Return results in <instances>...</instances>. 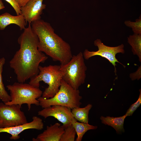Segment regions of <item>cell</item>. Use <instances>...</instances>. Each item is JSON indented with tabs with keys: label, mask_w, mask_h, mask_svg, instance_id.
<instances>
[{
	"label": "cell",
	"mask_w": 141,
	"mask_h": 141,
	"mask_svg": "<svg viewBox=\"0 0 141 141\" xmlns=\"http://www.w3.org/2000/svg\"><path fill=\"white\" fill-rule=\"evenodd\" d=\"M18 42L20 49L10 61L9 65L16 75L18 82L24 83L38 74L40 64L44 62L48 57L38 50V38L31 24L24 29Z\"/></svg>",
	"instance_id": "cell-1"
},
{
	"label": "cell",
	"mask_w": 141,
	"mask_h": 141,
	"mask_svg": "<svg viewBox=\"0 0 141 141\" xmlns=\"http://www.w3.org/2000/svg\"><path fill=\"white\" fill-rule=\"evenodd\" d=\"M60 66V70L63 73L62 79L73 88L78 89L84 83L87 67L82 52L73 55L68 63Z\"/></svg>",
	"instance_id": "cell-6"
},
{
	"label": "cell",
	"mask_w": 141,
	"mask_h": 141,
	"mask_svg": "<svg viewBox=\"0 0 141 141\" xmlns=\"http://www.w3.org/2000/svg\"><path fill=\"white\" fill-rule=\"evenodd\" d=\"M18 105L0 103V128L19 126L27 123L24 113Z\"/></svg>",
	"instance_id": "cell-7"
},
{
	"label": "cell",
	"mask_w": 141,
	"mask_h": 141,
	"mask_svg": "<svg viewBox=\"0 0 141 141\" xmlns=\"http://www.w3.org/2000/svg\"><path fill=\"white\" fill-rule=\"evenodd\" d=\"M5 7L2 0H0V10L4 8Z\"/></svg>",
	"instance_id": "cell-25"
},
{
	"label": "cell",
	"mask_w": 141,
	"mask_h": 141,
	"mask_svg": "<svg viewBox=\"0 0 141 141\" xmlns=\"http://www.w3.org/2000/svg\"><path fill=\"white\" fill-rule=\"evenodd\" d=\"M130 78L132 81L137 79L139 80L141 78V66H139L135 72L130 74Z\"/></svg>",
	"instance_id": "cell-22"
},
{
	"label": "cell",
	"mask_w": 141,
	"mask_h": 141,
	"mask_svg": "<svg viewBox=\"0 0 141 141\" xmlns=\"http://www.w3.org/2000/svg\"><path fill=\"white\" fill-rule=\"evenodd\" d=\"M39 72L36 76L30 79L29 84L39 88L40 83L43 81L48 87L43 92L42 97L46 98L53 97L58 91L63 75L60 69V66L49 65L42 67L39 66Z\"/></svg>",
	"instance_id": "cell-3"
},
{
	"label": "cell",
	"mask_w": 141,
	"mask_h": 141,
	"mask_svg": "<svg viewBox=\"0 0 141 141\" xmlns=\"http://www.w3.org/2000/svg\"><path fill=\"white\" fill-rule=\"evenodd\" d=\"M32 120L30 122L16 126L6 128H0V133L6 132L11 135L10 139L17 140L20 137L19 134L24 131L29 129L42 130L44 125L42 120L40 118L34 116Z\"/></svg>",
	"instance_id": "cell-11"
},
{
	"label": "cell",
	"mask_w": 141,
	"mask_h": 141,
	"mask_svg": "<svg viewBox=\"0 0 141 141\" xmlns=\"http://www.w3.org/2000/svg\"><path fill=\"white\" fill-rule=\"evenodd\" d=\"M30 0H15L21 7L24 6Z\"/></svg>",
	"instance_id": "cell-24"
},
{
	"label": "cell",
	"mask_w": 141,
	"mask_h": 141,
	"mask_svg": "<svg viewBox=\"0 0 141 141\" xmlns=\"http://www.w3.org/2000/svg\"><path fill=\"white\" fill-rule=\"evenodd\" d=\"M43 0H30L24 6L20 7L21 14L27 23L41 19V15L46 5L43 3Z\"/></svg>",
	"instance_id": "cell-10"
},
{
	"label": "cell",
	"mask_w": 141,
	"mask_h": 141,
	"mask_svg": "<svg viewBox=\"0 0 141 141\" xmlns=\"http://www.w3.org/2000/svg\"><path fill=\"white\" fill-rule=\"evenodd\" d=\"M76 134L74 128L71 124L65 128L60 141H74Z\"/></svg>",
	"instance_id": "cell-19"
},
{
	"label": "cell",
	"mask_w": 141,
	"mask_h": 141,
	"mask_svg": "<svg viewBox=\"0 0 141 141\" xmlns=\"http://www.w3.org/2000/svg\"><path fill=\"white\" fill-rule=\"evenodd\" d=\"M9 3L15 10L17 15L21 14L20 7L15 0H5Z\"/></svg>",
	"instance_id": "cell-23"
},
{
	"label": "cell",
	"mask_w": 141,
	"mask_h": 141,
	"mask_svg": "<svg viewBox=\"0 0 141 141\" xmlns=\"http://www.w3.org/2000/svg\"><path fill=\"white\" fill-rule=\"evenodd\" d=\"M5 61L4 57L0 58V99H1L4 103L11 100L10 96L6 90L2 80V73L3 66Z\"/></svg>",
	"instance_id": "cell-18"
},
{
	"label": "cell",
	"mask_w": 141,
	"mask_h": 141,
	"mask_svg": "<svg viewBox=\"0 0 141 141\" xmlns=\"http://www.w3.org/2000/svg\"><path fill=\"white\" fill-rule=\"evenodd\" d=\"M77 134L75 141H81L84 135L88 131L95 130L97 126L89 124L88 123L79 122L77 121H74L72 124Z\"/></svg>",
	"instance_id": "cell-17"
},
{
	"label": "cell",
	"mask_w": 141,
	"mask_h": 141,
	"mask_svg": "<svg viewBox=\"0 0 141 141\" xmlns=\"http://www.w3.org/2000/svg\"><path fill=\"white\" fill-rule=\"evenodd\" d=\"M24 17L22 14L13 16L5 13L0 15V30H3L9 25L15 24L18 26L21 30H24L27 25Z\"/></svg>",
	"instance_id": "cell-13"
},
{
	"label": "cell",
	"mask_w": 141,
	"mask_h": 141,
	"mask_svg": "<svg viewBox=\"0 0 141 141\" xmlns=\"http://www.w3.org/2000/svg\"><path fill=\"white\" fill-rule=\"evenodd\" d=\"M56 123L50 126H47L46 130L33 138V141H60L61 137L64 132L65 128L63 125Z\"/></svg>",
	"instance_id": "cell-12"
},
{
	"label": "cell",
	"mask_w": 141,
	"mask_h": 141,
	"mask_svg": "<svg viewBox=\"0 0 141 141\" xmlns=\"http://www.w3.org/2000/svg\"><path fill=\"white\" fill-rule=\"evenodd\" d=\"M139 95L137 101L133 104H132L127 110L125 115L126 117L132 116L137 109L141 104V90L139 89Z\"/></svg>",
	"instance_id": "cell-21"
},
{
	"label": "cell",
	"mask_w": 141,
	"mask_h": 141,
	"mask_svg": "<svg viewBox=\"0 0 141 141\" xmlns=\"http://www.w3.org/2000/svg\"><path fill=\"white\" fill-rule=\"evenodd\" d=\"M6 87L10 91L11 100L5 104L18 105L21 107L23 104H26L28 111L32 104L39 105L37 99L42 96L43 92L39 88L35 87L29 84L19 82L8 85Z\"/></svg>",
	"instance_id": "cell-5"
},
{
	"label": "cell",
	"mask_w": 141,
	"mask_h": 141,
	"mask_svg": "<svg viewBox=\"0 0 141 141\" xmlns=\"http://www.w3.org/2000/svg\"><path fill=\"white\" fill-rule=\"evenodd\" d=\"M79 89H75L62 79L59 90L52 98H46L41 96L37 99L43 108L54 105L65 106L70 109L80 107L82 97Z\"/></svg>",
	"instance_id": "cell-4"
},
{
	"label": "cell",
	"mask_w": 141,
	"mask_h": 141,
	"mask_svg": "<svg viewBox=\"0 0 141 141\" xmlns=\"http://www.w3.org/2000/svg\"><path fill=\"white\" fill-rule=\"evenodd\" d=\"M127 42L131 47L134 55H136L141 62V34H134L127 37Z\"/></svg>",
	"instance_id": "cell-15"
},
{
	"label": "cell",
	"mask_w": 141,
	"mask_h": 141,
	"mask_svg": "<svg viewBox=\"0 0 141 141\" xmlns=\"http://www.w3.org/2000/svg\"><path fill=\"white\" fill-rule=\"evenodd\" d=\"M92 105L89 104L84 107H77L74 108L71 110L74 118L77 121L82 122L88 123L89 114Z\"/></svg>",
	"instance_id": "cell-16"
},
{
	"label": "cell",
	"mask_w": 141,
	"mask_h": 141,
	"mask_svg": "<svg viewBox=\"0 0 141 141\" xmlns=\"http://www.w3.org/2000/svg\"><path fill=\"white\" fill-rule=\"evenodd\" d=\"M38 36V49L61 64L68 63L73 56L70 45L56 34L49 23L40 19L31 23Z\"/></svg>",
	"instance_id": "cell-2"
},
{
	"label": "cell",
	"mask_w": 141,
	"mask_h": 141,
	"mask_svg": "<svg viewBox=\"0 0 141 141\" xmlns=\"http://www.w3.org/2000/svg\"><path fill=\"white\" fill-rule=\"evenodd\" d=\"M125 24L127 27L132 28L134 34H141V16L135 20V22L126 20L124 22Z\"/></svg>",
	"instance_id": "cell-20"
},
{
	"label": "cell",
	"mask_w": 141,
	"mask_h": 141,
	"mask_svg": "<svg viewBox=\"0 0 141 141\" xmlns=\"http://www.w3.org/2000/svg\"><path fill=\"white\" fill-rule=\"evenodd\" d=\"M94 44L98 47V50L96 51H90L87 49H85L83 53L84 59L88 60L91 57L97 55L105 58L114 67L115 75H116L117 71L116 68V66H117L116 62L122 65L124 68L126 67L116 57V55L118 53H125L124 45L123 44L116 46H109L104 45L100 39H97L94 41Z\"/></svg>",
	"instance_id": "cell-8"
},
{
	"label": "cell",
	"mask_w": 141,
	"mask_h": 141,
	"mask_svg": "<svg viewBox=\"0 0 141 141\" xmlns=\"http://www.w3.org/2000/svg\"><path fill=\"white\" fill-rule=\"evenodd\" d=\"M126 116L125 115L119 117H114L101 116L100 119L102 123L110 126L114 128L117 133H120L124 132V124Z\"/></svg>",
	"instance_id": "cell-14"
},
{
	"label": "cell",
	"mask_w": 141,
	"mask_h": 141,
	"mask_svg": "<svg viewBox=\"0 0 141 141\" xmlns=\"http://www.w3.org/2000/svg\"><path fill=\"white\" fill-rule=\"evenodd\" d=\"M38 115L45 119L53 117L62 123L65 128L77 121L74 118L70 108L60 105H54L43 108L38 111Z\"/></svg>",
	"instance_id": "cell-9"
}]
</instances>
